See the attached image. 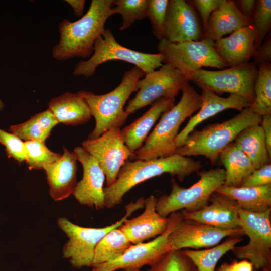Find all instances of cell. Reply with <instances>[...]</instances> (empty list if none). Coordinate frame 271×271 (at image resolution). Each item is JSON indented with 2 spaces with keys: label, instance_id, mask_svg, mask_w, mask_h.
Listing matches in <instances>:
<instances>
[{
  "label": "cell",
  "instance_id": "37",
  "mask_svg": "<svg viewBox=\"0 0 271 271\" xmlns=\"http://www.w3.org/2000/svg\"><path fill=\"white\" fill-rule=\"evenodd\" d=\"M169 0H148L147 16L152 32L159 40L165 39L164 23Z\"/></svg>",
  "mask_w": 271,
  "mask_h": 271
},
{
  "label": "cell",
  "instance_id": "33",
  "mask_svg": "<svg viewBox=\"0 0 271 271\" xmlns=\"http://www.w3.org/2000/svg\"><path fill=\"white\" fill-rule=\"evenodd\" d=\"M111 10L112 15L119 14L122 22L119 30L130 27L137 20L145 19L147 16L148 0H113Z\"/></svg>",
  "mask_w": 271,
  "mask_h": 271
},
{
  "label": "cell",
  "instance_id": "2",
  "mask_svg": "<svg viewBox=\"0 0 271 271\" xmlns=\"http://www.w3.org/2000/svg\"><path fill=\"white\" fill-rule=\"evenodd\" d=\"M113 6V0H92L88 11L78 20L61 21L58 26L60 40L53 48V57L59 61L89 58L96 39L103 33L106 22L112 16Z\"/></svg>",
  "mask_w": 271,
  "mask_h": 271
},
{
  "label": "cell",
  "instance_id": "15",
  "mask_svg": "<svg viewBox=\"0 0 271 271\" xmlns=\"http://www.w3.org/2000/svg\"><path fill=\"white\" fill-rule=\"evenodd\" d=\"M241 228L223 230L197 221L183 218L169 235L172 250L209 248L219 244L226 237H242Z\"/></svg>",
  "mask_w": 271,
  "mask_h": 271
},
{
  "label": "cell",
  "instance_id": "18",
  "mask_svg": "<svg viewBox=\"0 0 271 271\" xmlns=\"http://www.w3.org/2000/svg\"><path fill=\"white\" fill-rule=\"evenodd\" d=\"M209 202V204L197 211L189 212L182 210L184 218L223 230L241 228L239 207L235 200L215 191L210 196Z\"/></svg>",
  "mask_w": 271,
  "mask_h": 271
},
{
  "label": "cell",
  "instance_id": "31",
  "mask_svg": "<svg viewBox=\"0 0 271 271\" xmlns=\"http://www.w3.org/2000/svg\"><path fill=\"white\" fill-rule=\"evenodd\" d=\"M131 245L119 227L112 230L97 244L91 267L117 258Z\"/></svg>",
  "mask_w": 271,
  "mask_h": 271
},
{
  "label": "cell",
  "instance_id": "13",
  "mask_svg": "<svg viewBox=\"0 0 271 271\" xmlns=\"http://www.w3.org/2000/svg\"><path fill=\"white\" fill-rule=\"evenodd\" d=\"M184 217L182 212H175L168 216L166 230L161 235L147 242L132 244L117 258L92 267V271H124L140 270L143 266H150L163 255L172 250L169 235L176 224Z\"/></svg>",
  "mask_w": 271,
  "mask_h": 271
},
{
  "label": "cell",
  "instance_id": "32",
  "mask_svg": "<svg viewBox=\"0 0 271 271\" xmlns=\"http://www.w3.org/2000/svg\"><path fill=\"white\" fill-rule=\"evenodd\" d=\"M257 68L254 99L249 107L254 113L262 116L271 114V64L261 63Z\"/></svg>",
  "mask_w": 271,
  "mask_h": 271
},
{
  "label": "cell",
  "instance_id": "27",
  "mask_svg": "<svg viewBox=\"0 0 271 271\" xmlns=\"http://www.w3.org/2000/svg\"><path fill=\"white\" fill-rule=\"evenodd\" d=\"M215 192L234 200L243 210L262 213L271 209V185L253 187L219 186Z\"/></svg>",
  "mask_w": 271,
  "mask_h": 271
},
{
  "label": "cell",
  "instance_id": "25",
  "mask_svg": "<svg viewBox=\"0 0 271 271\" xmlns=\"http://www.w3.org/2000/svg\"><path fill=\"white\" fill-rule=\"evenodd\" d=\"M48 106L58 123L76 126L87 122L92 116L87 103L78 93L66 92L53 98Z\"/></svg>",
  "mask_w": 271,
  "mask_h": 271
},
{
  "label": "cell",
  "instance_id": "44",
  "mask_svg": "<svg viewBox=\"0 0 271 271\" xmlns=\"http://www.w3.org/2000/svg\"><path fill=\"white\" fill-rule=\"evenodd\" d=\"M241 8V12L246 16L252 18L256 5V1L241 0L238 1Z\"/></svg>",
  "mask_w": 271,
  "mask_h": 271
},
{
  "label": "cell",
  "instance_id": "12",
  "mask_svg": "<svg viewBox=\"0 0 271 271\" xmlns=\"http://www.w3.org/2000/svg\"><path fill=\"white\" fill-rule=\"evenodd\" d=\"M189 76L168 64L145 75L136 84L137 93L129 100L125 111L129 115L161 98H174L189 83Z\"/></svg>",
  "mask_w": 271,
  "mask_h": 271
},
{
  "label": "cell",
  "instance_id": "10",
  "mask_svg": "<svg viewBox=\"0 0 271 271\" xmlns=\"http://www.w3.org/2000/svg\"><path fill=\"white\" fill-rule=\"evenodd\" d=\"M214 41L203 39L173 43L166 39L157 45L163 62L189 76L202 67L223 69L227 67L216 53Z\"/></svg>",
  "mask_w": 271,
  "mask_h": 271
},
{
  "label": "cell",
  "instance_id": "7",
  "mask_svg": "<svg viewBox=\"0 0 271 271\" xmlns=\"http://www.w3.org/2000/svg\"><path fill=\"white\" fill-rule=\"evenodd\" d=\"M199 179L188 188L180 186L173 177L171 191L163 194L158 199L156 210L162 216L167 217L179 210L192 212L201 210L209 204L211 194L224 184L225 171L216 168L197 172Z\"/></svg>",
  "mask_w": 271,
  "mask_h": 271
},
{
  "label": "cell",
  "instance_id": "29",
  "mask_svg": "<svg viewBox=\"0 0 271 271\" xmlns=\"http://www.w3.org/2000/svg\"><path fill=\"white\" fill-rule=\"evenodd\" d=\"M58 123L48 108L35 114L26 122L11 126L9 131L25 141H39L45 143L53 128Z\"/></svg>",
  "mask_w": 271,
  "mask_h": 271
},
{
  "label": "cell",
  "instance_id": "11",
  "mask_svg": "<svg viewBox=\"0 0 271 271\" xmlns=\"http://www.w3.org/2000/svg\"><path fill=\"white\" fill-rule=\"evenodd\" d=\"M258 68L254 62H248L217 71L202 68L192 73L189 81L200 89L211 90L218 95L224 93L240 95L250 103L254 99V87Z\"/></svg>",
  "mask_w": 271,
  "mask_h": 271
},
{
  "label": "cell",
  "instance_id": "43",
  "mask_svg": "<svg viewBox=\"0 0 271 271\" xmlns=\"http://www.w3.org/2000/svg\"><path fill=\"white\" fill-rule=\"evenodd\" d=\"M260 124L263 131L268 154L271 156V114L262 116Z\"/></svg>",
  "mask_w": 271,
  "mask_h": 271
},
{
  "label": "cell",
  "instance_id": "20",
  "mask_svg": "<svg viewBox=\"0 0 271 271\" xmlns=\"http://www.w3.org/2000/svg\"><path fill=\"white\" fill-rule=\"evenodd\" d=\"M157 199L154 195L145 199L143 212L136 217L127 219L119 227L132 244L156 237L166 230L169 218L157 212Z\"/></svg>",
  "mask_w": 271,
  "mask_h": 271
},
{
  "label": "cell",
  "instance_id": "16",
  "mask_svg": "<svg viewBox=\"0 0 271 271\" xmlns=\"http://www.w3.org/2000/svg\"><path fill=\"white\" fill-rule=\"evenodd\" d=\"M83 167L82 179L77 183L73 193L81 205L96 209L105 207L103 185L105 174L96 159L82 147H76L73 151Z\"/></svg>",
  "mask_w": 271,
  "mask_h": 271
},
{
  "label": "cell",
  "instance_id": "38",
  "mask_svg": "<svg viewBox=\"0 0 271 271\" xmlns=\"http://www.w3.org/2000/svg\"><path fill=\"white\" fill-rule=\"evenodd\" d=\"M0 143L5 147L9 158H12L21 163L26 160L24 142L16 135L0 128Z\"/></svg>",
  "mask_w": 271,
  "mask_h": 271
},
{
  "label": "cell",
  "instance_id": "17",
  "mask_svg": "<svg viewBox=\"0 0 271 271\" xmlns=\"http://www.w3.org/2000/svg\"><path fill=\"white\" fill-rule=\"evenodd\" d=\"M165 39L173 43L203 39L194 8L184 0H169L164 23Z\"/></svg>",
  "mask_w": 271,
  "mask_h": 271
},
{
  "label": "cell",
  "instance_id": "47",
  "mask_svg": "<svg viewBox=\"0 0 271 271\" xmlns=\"http://www.w3.org/2000/svg\"><path fill=\"white\" fill-rule=\"evenodd\" d=\"M91 271H92V270H91ZM136 271H141V270H136Z\"/></svg>",
  "mask_w": 271,
  "mask_h": 271
},
{
  "label": "cell",
  "instance_id": "8",
  "mask_svg": "<svg viewBox=\"0 0 271 271\" xmlns=\"http://www.w3.org/2000/svg\"><path fill=\"white\" fill-rule=\"evenodd\" d=\"M113 60L133 64L145 74L163 65V57L160 53H146L127 48L117 42L110 29H105L96 39L90 58L78 62L73 70V75L89 78L94 74L99 65Z\"/></svg>",
  "mask_w": 271,
  "mask_h": 271
},
{
  "label": "cell",
  "instance_id": "22",
  "mask_svg": "<svg viewBox=\"0 0 271 271\" xmlns=\"http://www.w3.org/2000/svg\"><path fill=\"white\" fill-rule=\"evenodd\" d=\"M64 153L55 162L45 165L49 194L54 201H61L73 194L75 188L77 157L74 152L63 148Z\"/></svg>",
  "mask_w": 271,
  "mask_h": 271
},
{
  "label": "cell",
  "instance_id": "1",
  "mask_svg": "<svg viewBox=\"0 0 271 271\" xmlns=\"http://www.w3.org/2000/svg\"><path fill=\"white\" fill-rule=\"evenodd\" d=\"M202 167L200 160L176 153L152 160L127 161L120 169L114 184L104 187L105 207L112 208L120 204L130 189L153 177L168 173L183 181L187 176L198 172Z\"/></svg>",
  "mask_w": 271,
  "mask_h": 271
},
{
  "label": "cell",
  "instance_id": "23",
  "mask_svg": "<svg viewBox=\"0 0 271 271\" xmlns=\"http://www.w3.org/2000/svg\"><path fill=\"white\" fill-rule=\"evenodd\" d=\"M251 25L252 18L244 15L234 1L223 0L222 5L211 14L203 39L215 41Z\"/></svg>",
  "mask_w": 271,
  "mask_h": 271
},
{
  "label": "cell",
  "instance_id": "46",
  "mask_svg": "<svg viewBox=\"0 0 271 271\" xmlns=\"http://www.w3.org/2000/svg\"><path fill=\"white\" fill-rule=\"evenodd\" d=\"M4 104L2 100L0 99V111L2 110L4 108Z\"/></svg>",
  "mask_w": 271,
  "mask_h": 271
},
{
  "label": "cell",
  "instance_id": "30",
  "mask_svg": "<svg viewBox=\"0 0 271 271\" xmlns=\"http://www.w3.org/2000/svg\"><path fill=\"white\" fill-rule=\"evenodd\" d=\"M242 239L241 236L228 237L221 243L211 248L201 250L184 249L182 251L192 260L198 271H215L220 259Z\"/></svg>",
  "mask_w": 271,
  "mask_h": 271
},
{
  "label": "cell",
  "instance_id": "45",
  "mask_svg": "<svg viewBox=\"0 0 271 271\" xmlns=\"http://www.w3.org/2000/svg\"><path fill=\"white\" fill-rule=\"evenodd\" d=\"M66 2L73 8L77 17H82L86 1L85 0H67Z\"/></svg>",
  "mask_w": 271,
  "mask_h": 271
},
{
  "label": "cell",
  "instance_id": "41",
  "mask_svg": "<svg viewBox=\"0 0 271 271\" xmlns=\"http://www.w3.org/2000/svg\"><path fill=\"white\" fill-rule=\"evenodd\" d=\"M257 65L264 63H270L271 61V40L270 37L255 51L252 58Z\"/></svg>",
  "mask_w": 271,
  "mask_h": 271
},
{
  "label": "cell",
  "instance_id": "34",
  "mask_svg": "<svg viewBox=\"0 0 271 271\" xmlns=\"http://www.w3.org/2000/svg\"><path fill=\"white\" fill-rule=\"evenodd\" d=\"M26 160L30 170L42 169L46 165L59 159L62 155L49 150L44 142L39 141L24 142Z\"/></svg>",
  "mask_w": 271,
  "mask_h": 271
},
{
  "label": "cell",
  "instance_id": "36",
  "mask_svg": "<svg viewBox=\"0 0 271 271\" xmlns=\"http://www.w3.org/2000/svg\"><path fill=\"white\" fill-rule=\"evenodd\" d=\"M253 25L256 31L254 44L255 51L258 50L271 27V1H256L255 10L252 17Z\"/></svg>",
  "mask_w": 271,
  "mask_h": 271
},
{
  "label": "cell",
  "instance_id": "19",
  "mask_svg": "<svg viewBox=\"0 0 271 271\" xmlns=\"http://www.w3.org/2000/svg\"><path fill=\"white\" fill-rule=\"evenodd\" d=\"M201 90V107L196 114L190 117L186 126L177 136L175 140L176 148L181 147L196 126L204 120L228 109L240 112L250 105L246 99L239 95L231 94L227 97H222L211 90Z\"/></svg>",
  "mask_w": 271,
  "mask_h": 271
},
{
  "label": "cell",
  "instance_id": "3",
  "mask_svg": "<svg viewBox=\"0 0 271 271\" xmlns=\"http://www.w3.org/2000/svg\"><path fill=\"white\" fill-rule=\"evenodd\" d=\"M181 91L179 102L162 114L144 144L134 153L136 160H152L175 153V140L180 126L186 118L200 109L202 103L201 94L189 83Z\"/></svg>",
  "mask_w": 271,
  "mask_h": 271
},
{
  "label": "cell",
  "instance_id": "26",
  "mask_svg": "<svg viewBox=\"0 0 271 271\" xmlns=\"http://www.w3.org/2000/svg\"><path fill=\"white\" fill-rule=\"evenodd\" d=\"M218 159L225 168V180L223 185L225 186L240 187L255 170L250 159L234 142L221 152Z\"/></svg>",
  "mask_w": 271,
  "mask_h": 271
},
{
  "label": "cell",
  "instance_id": "35",
  "mask_svg": "<svg viewBox=\"0 0 271 271\" xmlns=\"http://www.w3.org/2000/svg\"><path fill=\"white\" fill-rule=\"evenodd\" d=\"M149 266L146 271H198L182 250H170Z\"/></svg>",
  "mask_w": 271,
  "mask_h": 271
},
{
  "label": "cell",
  "instance_id": "4",
  "mask_svg": "<svg viewBox=\"0 0 271 271\" xmlns=\"http://www.w3.org/2000/svg\"><path fill=\"white\" fill-rule=\"evenodd\" d=\"M262 116L254 113L249 107L231 118L221 123L209 124L199 130H194L175 153L183 156H203L215 164L221 152L233 142L245 128L260 124Z\"/></svg>",
  "mask_w": 271,
  "mask_h": 271
},
{
  "label": "cell",
  "instance_id": "21",
  "mask_svg": "<svg viewBox=\"0 0 271 271\" xmlns=\"http://www.w3.org/2000/svg\"><path fill=\"white\" fill-rule=\"evenodd\" d=\"M255 29L251 25L214 41V47L226 66L232 67L249 62L255 51Z\"/></svg>",
  "mask_w": 271,
  "mask_h": 271
},
{
  "label": "cell",
  "instance_id": "40",
  "mask_svg": "<svg viewBox=\"0 0 271 271\" xmlns=\"http://www.w3.org/2000/svg\"><path fill=\"white\" fill-rule=\"evenodd\" d=\"M188 2L198 12L204 32L211 14L222 5L223 0H193Z\"/></svg>",
  "mask_w": 271,
  "mask_h": 271
},
{
  "label": "cell",
  "instance_id": "28",
  "mask_svg": "<svg viewBox=\"0 0 271 271\" xmlns=\"http://www.w3.org/2000/svg\"><path fill=\"white\" fill-rule=\"evenodd\" d=\"M252 162L255 169L270 163L262 126L260 124L242 130L234 141Z\"/></svg>",
  "mask_w": 271,
  "mask_h": 271
},
{
  "label": "cell",
  "instance_id": "42",
  "mask_svg": "<svg viewBox=\"0 0 271 271\" xmlns=\"http://www.w3.org/2000/svg\"><path fill=\"white\" fill-rule=\"evenodd\" d=\"M252 263L247 260H234L231 263L223 262L215 271H253Z\"/></svg>",
  "mask_w": 271,
  "mask_h": 271
},
{
  "label": "cell",
  "instance_id": "14",
  "mask_svg": "<svg viewBox=\"0 0 271 271\" xmlns=\"http://www.w3.org/2000/svg\"><path fill=\"white\" fill-rule=\"evenodd\" d=\"M82 146L97 161L105 174L106 186L114 184L121 167L130 157L134 158L119 127L111 128L96 139H87Z\"/></svg>",
  "mask_w": 271,
  "mask_h": 271
},
{
  "label": "cell",
  "instance_id": "5",
  "mask_svg": "<svg viewBox=\"0 0 271 271\" xmlns=\"http://www.w3.org/2000/svg\"><path fill=\"white\" fill-rule=\"evenodd\" d=\"M145 75L134 66L124 73L120 84L109 93L97 95L84 90L78 92L86 100L95 120V127L87 139H96L111 128L123 125L128 116L124 105L130 95L137 91V83Z\"/></svg>",
  "mask_w": 271,
  "mask_h": 271
},
{
  "label": "cell",
  "instance_id": "39",
  "mask_svg": "<svg viewBox=\"0 0 271 271\" xmlns=\"http://www.w3.org/2000/svg\"><path fill=\"white\" fill-rule=\"evenodd\" d=\"M271 185V164L255 169L241 184L240 187H253Z\"/></svg>",
  "mask_w": 271,
  "mask_h": 271
},
{
  "label": "cell",
  "instance_id": "24",
  "mask_svg": "<svg viewBox=\"0 0 271 271\" xmlns=\"http://www.w3.org/2000/svg\"><path fill=\"white\" fill-rule=\"evenodd\" d=\"M174 98H171L158 99L142 116L121 129L125 144L132 153L143 146L154 124L163 113L174 105Z\"/></svg>",
  "mask_w": 271,
  "mask_h": 271
},
{
  "label": "cell",
  "instance_id": "6",
  "mask_svg": "<svg viewBox=\"0 0 271 271\" xmlns=\"http://www.w3.org/2000/svg\"><path fill=\"white\" fill-rule=\"evenodd\" d=\"M144 202V197L131 202L125 206V214L120 220L102 228L82 227L65 217L59 218L58 226L68 238L62 248L63 257L76 269L92 266L95 249L99 241L112 230L120 227L134 212L143 208Z\"/></svg>",
  "mask_w": 271,
  "mask_h": 271
},
{
  "label": "cell",
  "instance_id": "9",
  "mask_svg": "<svg viewBox=\"0 0 271 271\" xmlns=\"http://www.w3.org/2000/svg\"><path fill=\"white\" fill-rule=\"evenodd\" d=\"M241 227L248 243L231 250L238 259L250 261L255 270L271 271V209L253 213L239 208Z\"/></svg>",
  "mask_w": 271,
  "mask_h": 271
}]
</instances>
